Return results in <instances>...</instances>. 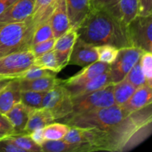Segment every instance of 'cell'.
Listing matches in <instances>:
<instances>
[{
    "mask_svg": "<svg viewBox=\"0 0 152 152\" xmlns=\"http://www.w3.org/2000/svg\"><path fill=\"white\" fill-rule=\"evenodd\" d=\"M96 129L97 151L126 152L145 141L152 132L151 104L131 112L107 130Z\"/></svg>",
    "mask_w": 152,
    "mask_h": 152,
    "instance_id": "cell-1",
    "label": "cell"
},
{
    "mask_svg": "<svg viewBox=\"0 0 152 152\" xmlns=\"http://www.w3.org/2000/svg\"><path fill=\"white\" fill-rule=\"evenodd\" d=\"M77 31L79 38L94 45L107 44L118 49L131 46L123 20L102 9L91 7Z\"/></svg>",
    "mask_w": 152,
    "mask_h": 152,
    "instance_id": "cell-2",
    "label": "cell"
},
{
    "mask_svg": "<svg viewBox=\"0 0 152 152\" xmlns=\"http://www.w3.org/2000/svg\"><path fill=\"white\" fill-rule=\"evenodd\" d=\"M130 113L123 105L120 106L115 104L106 108L71 114L64 118V122L69 126L92 128L105 131L118 124Z\"/></svg>",
    "mask_w": 152,
    "mask_h": 152,
    "instance_id": "cell-3",
    "label": "cell"
},
{
    "mask_svg": "<svg viewBox=\"0 0 152 152\" xmlns=\"http://www.w3.org/2000/svg\"><path fill=\"white\" fill-rule=\"evenodd\" d=\"M34 31L31 18L22 22H0V57L29 49Z\"/></svg>",
    "mask_w": 152,
    "mask_h": 152,
    "instance_id": "cell-4",
    "label": "cell"
},
{
    "mask_svg": "<svg viewBox=\"0 0 152 152\" xmlns=\"http://www.w3.org/2000/svg\"><path fill=\"white\" fill-rule=\"evenodd\" d=\"M42 107L48 110L54 120L64 119L73 112L72 96L67 88L61 83L46 92Z\"/></svg>",
    "mask_w": 152,
    "mask_h": 152,
    "instance_id": "cell-5",
    "label": "cell"
},
{
    "mask_svg": "<svg viewBox=\"0 0 152 152\" xmlns=\"http://www.w3.org/2000/svg\"><path fill=\"white\" fill-rule=\"evenodd\" d=\"M126 28L132 47L137 48L144 52L152 51V15H137Z\"/></svg>",
    "mask_w": 152,
    "mask_h": 152,
    "instance_id": "cell-6",
    "label": "cell"
},
{
    "mask_svg": "<svg viewBox=\"0 0 152 152\" xmlns=\"http://www.w3.org/2000/svg\"><path fill=\"white\" fill-rule=\"evenodd\" d=\"M113 90L114 83H110L108 86L88 94L80 97L72 98L74 107L71 114H79L115 105Z\"/></svg>",
    "mask_w": 152,
    "mask_h": 152,
    "instance_id": "cell-7",
    "label": "cell"
},
{
    "mask_svg": "<svg viewBox=\"0 0 152 152\" xmlns=\"http://www.w3.org/2000/svg\"><path fill=\"white\" fill-rule=\"evenodd\" d=\"M35 56L30 49L14 52L0 57V76L17 79L34 65Z\"/></svg>",
    "mask_w": 152,
    "mask_h": 152,
    "instance_id": "cell-8",
    "label": "cell"
},
{
    "mask_svg": "<svg viewBox=\"0 0 152 152\" xmlns=\"http://www.w3.org/2000/svg\"><path fill=\"white\" fill-rule=\"evenodd\" d=\"M143 53L141 49L132 46L119 49L117 57L110 64L108 69L111 83H117L123 80Z\"/></svg>",
    "mask_w": 152,
    "mask_h": 152,
    "instance_id": "cell-9",
    "label": "cell"
},
{
    "mask_svg": "<svg viewBox=\"0 0 152 152\" xmlns=\"http://www.w3.org/2000/svg\"><path fill=\"white\" fill-rule=\"evenodd\" d=\"M77 38L78 34L77 29L71 28L55 40L53 50L60 70L63 69L69 64L70 56Z\"/></svg>",
    "mask_w": 152,
    "mask_h": 152,
    "instance_id": "cell-10",
    "label": "cell"
},
{
    "mask_svg": "<svg viewBox=\"0 0 152 152\" xmlns=\"http://www.w3.org/2000/svg\"><path fill=\"white\" fill-rule=\"evenodd\" d=\"M35 0H16L0 15V22H22L32 16Z\"/></svg>",
    "mask_w": 152,
    "mask_h": 152,
    "instance_id": "cell-11",
    "label": "cell"
},
{
    "mask_svg": "<svg viewBox=\"0 0 152 152\" xmlns=\"http://www.w3.org/2000/svg\"><path fill=\"white\" fill-rule=\"evenodd\" d=\"M98 61L96 45L83 41L78 37L73 48L69 64L86 67Z\"/></svg>",
    "mask_w": 152,
    "mask_h": 152,
    "instance_id": "cell-12",
    "label": "cell"
},
{
    "mask_svg": "<svg viewBox=\"0 0 152 152\" xmlns=\"http://www.w3.org/2000/svg\"><path fill=\"white\" fill-rule=\"evenodd\" d=\"M109 66V64L96 61L94 63L84 67L83 70H81L77 74H74L73 77H70L65 81H62V84H63L65 86L83 84L96 77V76L100 75L105 71H108Z\"/></svg>",
    "mask_w": 152,
    "mask_h": 152,
    "instance_id": "cell-13",
    "label": "cell"
},
{
    "mask_svg": "<svg viewBox=\"0 0 152 152\" xmlns=\"http://www.w3.org/2000/svg\"><path fill=\"white\" fill-rule=\"evenodd\" d=\"M111 83L109 71H107L100 75L96 76L94 78L81 85L65 86L68 91L71 93L72 98L80 97L86 94L92 93L98 89L108 86Z\"/></svg>",
    "mask_w": 152,
    "mask_h": 152,
    "instance_id": "cell-14",
    "label": "cell"
},
{
    "mask_svg": "<svg viewBox=\"0 0 152 152\" xmlns=\"http://www.w3.org/2000/svg\"><path fill=\"white\" fill-rule=\"evenodd\" d=\"M48 20L55 39H57L71 28L65 0H59Z\"/></svg>",
    "mask_w": 152,
    "mask_h": 152,
    "instance_id": "cell-15",
    "label": "cell"
},
{
    "mask_svg": "<svg viewBox=\"0 0 152 152\" xmlns=\"http://www.w3.org/2000/svg\"><path fill=\"white\" fill-rule=\"evenodd\" d=\"M71 28L77 29L91 9V0H65Z\"/></svg>",
    "mask_w": 152,
    "mask_h": 152,
    "instance_id": "cell-16",
    "label": "cell"
},
{
    "mask_svg": "<svg viewBox=\"0 0 152 152\" xmlns=\"http://www.w3.org/2000/svg\"><path fill=\"white\" fill-rule=\"evenodd\" d=\"M20 93L18 79H13L4 88L0 91V114L4 115L16 104L20 102Z\"/></svg>",
    "mask_w": 152,
    "mask_h": 152,
    "instance_id": "cell-17",
    "label": "cell"
},
{
    "mask_svg": "<svg viewBox=\"0 0 152 152\" xmlns=\"http://www.w3.org/2000/svg\"><path fill=\"white\" fill-rule=\"evenodd\" d=\"M42 151L45 152H89L94 149L87 142L69 143L63 140H45L41 145Z\"/></svg>",
    "mask_w": 152,
    "mask_h": 152,
    "instance_id": "cell-18",
    "label": "cell"
},
{
    "mask_svg": "<svg viewBox=\"0 0 152 152\" xmlns=\"http://www.w3.org/2000/svg\"><path fill=\"white\" fill-rule=\"evenodd\" d=\"M31 108L18 102L8 112L4 114L14 129L16 134H22L29 118Z\"/></svg>",
    "mask_w": 152,
    "mask_h": 152,
    "instance_id": "cell-19",
    "label": "cell"
},
{
    "mask_svg": "<svg viewBox=\"0 0 152 152\" xmlns=\"http://www.w3.org/2000/svg\"><path fill=\"white\" fill-rule=\"evenodd\" d=\"M19 80V79H18ZM19 88L21 91H34L47 92L61 84L62 80L56 78V74L45 76L32 80H19Z\"/></svg>",
    "mask_w": 152,
    "mask_h": 152,
    "instance_id": "cell-20",
    "label": "cell"
},
{
    "mask_svg": "<svg viewBox=\"0 0 152 152\" xmlns=\"http://www.w3.org/2000/svg\"><path fill=\"white\" fill-rule=\"evenodd\" d=\"M152 102V86L145 84L137 88L130 99L123 106L129 111L132 112L146 105L151 104Z\"/></svg>",
    "mask_w": 152,
    "mask_h": 152,
    "instance_id": "cell-21",
    "label": "cell"
},
{
    "mask_svg": "<svg viewBox=\"0 0 152 152\" xmlns=\"http://www.w3.org/2000/svg\"><path fill=\"white\" fill-rule=\"evenodd\" d=\"M54 118L51 113L45 108H36L31 110L29 118L24 130V134H31L33 131L38 129H43L47 125L54 122Z\"/></svg>",
    "mask_w": 152,
    "mask_h": 152,
    "instance_id": "cell-22",
    "label": "cell"
},
{
    "mask_svg": "<svg viewBox=\"0 0 152 152\" xmlns=\"http://www.w3.org/2000/svg\"><path fill=\"white\" fill-rule=\"evenodd\" d=\"M59 0H35L32 19L34 28L39 24L49 19L52 12Z\"/></svg>",
    "mask_w": 152,
    "mask_h": 152,
    "instance_id": "cell-23",
    "label": "cell"
},
{
    "mask_svg": "<svg viewBox=\"0 0 152 152\" xmlns=\"http://www.w3.org/2000/svg\"><path fill=\"white\" fill-rule=\"evenodd\" d=\"M137 88L133 86L125 78L118 83H114L113 94L116 105L120 106L125 105Z\"/></svg>",
    "mask_w": 152,
    "mask_h": 152,
    "instance_id": "cell-24",
    "label": "cell"
},
{
    "mask_svg": "<svg viewBox=\"0 0 152 152\" xmlns=\"http://www.w3.org/2000/svg\"><path fill=\"white\" fill-rule=\"evenodd\" d=\"M9 140L22 148L25 152H39L42 151L41 146L34 142L29 134H16L7 137Z\"/></svg>",
    "mask_w": 152,
    "mask_h": 152,
    "instance_id": "cell-25",
    "label": "cell"
},
{
    "mask_svg": "<svg viewBox=\"0 0 152 152\" xmlns=\"http://www.w3.org/2000/svg\"><path fill=\"white\" fill-rule=\"evenodd\" d=\"M70 129L65 123H51L43 128V135L45 140H59L63 139Z\"/></svg>",
    "mask_w": 152,
    "mask_h": 152,
    "instance_id": "cell-26",
    "label": "cell"
},
{
    "mask_svg": "<svg viewBox=\"0 0 152 152\" xmlns=\"http://www.w3.org/2000/svg\"><path fill=\"white\" fill-rule=\"evenodd\" d=\"M45 93V91H21L20 102L31 109L42 108V103Z\"/></svg>",
    "mask_w": 152,
    "mask_h": 152,
    "instance_id": "cell-27",
    "label": "cell"
},
{
    "mask_svg": "<svg viewBox=\"0 0 152 152\" xmlns=\"http://www.w3.org/2000/svg\"><path fill=\"white\" fill-rule=\"evenodd\" d=\"M122 20L127 26L128 24L137 16L138 0H119Z\"/></svg>",
    "mask_w": 152,
    "mask_h": 152,
    "instance_id": "cell-28",
    "label": "cell"
},
{
    "mask_svg": "<svg viewBox=\"0 0 152 152\" xmlns=\"http://www.w3.org/2000/svg\"><path fill=\"white\" fill-rule=\"evenodd\" d=\"M34 65L38 66L43 69H47L54 73H58L61 71L58 65L57 59H56L53 50H50L39 56L35 57Z\"/></svg>",
    "mask_w": 152,
    "mask_h": 152,
    "instance_id": "cell-29",
    "label": "cell"
},
{
    "mask_svg": "<svg viewBox=\"0 0 152 152\" xmlns=\"http://www.w3.org/2000/svg\"><path fill=\"white\" fill-rule=\"evenodd\" d=\"M52 38H54L53 30H52L50 22L48 19L45 22H42V23L37 25V27H35L34 34H33L32 45H31L46 41V40H48Z\"/></svg>",
    "mask_w": 152,
    "mask_h": 152,
    "instance_id": "cell-30",
    "label": "cell"
},
{
    "mask_svg": "<svg viewBox=\"0 0 152 152\" xmlns=\"http://www.w3.org/2000/svg\"><path fill=\"white\" fill-rule=\"evenodd\" d=\"M98 55V61L111 64L116 59L119 49L111 45H100L96 46Z\"/></svg>",
    "mask_w": 152,
    "mask_h": 152,
    "instance_id": "cell-31",
    "label": "cell"
},
{
    "mask_svg": "<svg viewBox=\"0 0 152 152\" xmlns=\"http://www.w3.org/2000/svg\"><path fill=\"white\" fill-rule=\"evenodd\" d=\"M91 7L102 9L122 19L119 0H91Z\"/></svg>",
    "mask_w": 152,
    "mask_h": 152,
    "instance_id": "cell-32",
    "label": "cell"
},
{
    "mask_svg": "<svg viewBox=\"0 0 152 152\" xmlns=\"http://www.w3.org/2000/svg\"><path fill=\"white\" fill-rule=\"evenodd\" d=\"M125 79H126L129 83H132L136 88H139L143 85L147 84L145 76L142 72V68H141L140 60L130 70V71L128 73Z\"/></svg>",
    "mask_w": 152,
    "mask_h": 152,
    "instance_id": "cell-33",
    "label": "cell"
},
{
    "mask_svg": "<svg viewBox=\"0 0 152 152\" xmlns=\"http://www.w3.org/2000/svg\"><path fill=\"white\" fill-rule=\"evenodd\" d=\"M53 74H56V73L47 69H43V68L33 65L28 69L24 71L22 74H20L17 79L23 80H32L40 78V77H45V76L53 75Z\"/></svg>",
    "mask_w": 152,
    "mask_h": 152,
    "instance_id": "cell-34",
    "label": "cell"
},
{
    "mask_svg": "<svg viewBox=\"0 0 152 152\" xmlns=\"http://www.w3.org/2000/svg\"><path fill=\"white\" fill-rule=\"evenodd\" d=\"M141 68L145 76L146 83L152 86V54L151 52H144L140 59Z\"/></svg>",
    "mask_w": 152,
    "mask_h": 152,
    "instance_id": "cell-35",
    "label": "cell"
},
{
    "mask_svg": "<svg viewBox=\"0 0 152 152\" xmlns=\"http://www.w3.org/2000/svg\"><path fill=\"white\" fill-rule=\"evenodd\" d=\"M55 40L56 39L52 38L46 41L42 42L37 43V44L33 45L30 47V50H31L35 57L39 56L41 55L44 54V53H47V52L52 50L53 48V45H54Z\"/></svg>",
    "mask_w": 152,
    "mask_h": 152,
    "instance_id": "cell-36",
    "label": "cell"
},
{
    "mask_svg": "<svg viewBox=\"0 0 152 152\" xmlns=\"http://www.w3.org/2000/svg\"><path fill=\"white\" fill-rule=\"evenodd\" d=\"M16 134L14 129L7 117L0 114V140Z\"/></svg>",
    "mask_w": 152,
    "mask_h": 152,
    "instance_id": "cell-37",
    "label": "cell"
},
{
    "mask_svg": "<svg viewBox=\"0 0 152 152\" xmlns=\"http://www.w3.org/2000/svg\"><path fill=\"white\" fill-rule=\"evenodd\" d=\"M0 152H25L7 138L0 140Z\"/></svg>",
    "mask_w": 152,
    "mask_h": 152,
    "instance_id": "cell-38",
    "label": "cell"
},
{
    "mask_svg": "<svg viewBox=\"0 0 152 152\" xmlns=\"http://www.w3.org/2000/svg\"><path fill=\"white\" fill-rule=\"evenodd\" d=\"M139 16L152 15V0H138V11Z\"/></svg>",
    "mask_w": 152,
    "mask_h": 152,
    "instance_id": "cell-39",
    "label": "cell"
},
{
    "mask_svg": "<svg viewBox=\"0 0 152 152\" xmlns=\"http://www.w3.org/2000/svg\"><path fill=\"white\" fill-rule=\"evenodd\" d=\"M29 135L31 139L34 140V142L39 145L40 146L45 141L44 138V135H43V129H36V130L33 131L31 134H29Z\"/></svg>",
    "mask_w": 152,
    "mask_h": 152,
    "instance_id": "cell-40",
    "label": "cell"
},
{
    "mask_svg": "<svg viewBox=\"0 0 152 152\" xmlns=\"http://www.w3.org/2000/svg\"><path fill=\"white\" fill-rule=\"evenodd\" d=\"M16 0H0V15L4 13Z\"/></svg>",
    "mask_w": 152,
    "mask_h": 152,
    "instance_id": "cell-41",
    "label": "cell"
},
{
    "mask_svg": "<svg viewBox=\"0 0 152 152\" xmlns=\"http://www.w3.org/2000/svg\"><path fill=\"white\" fill-rule=\"evenodd\" d=\"M12 80H13V79L5 78V77L0 79V91H1L3 88H4Z\"/></svg>",
    "mask_w": 152,
    "mask_h": 152,
    "instance_id": "cell-42",
    "label": "cell"
},
{
    "mask_svg": "<svg viewBox=\"0 0 152 152\" xmlns=\"http://www.w3.org/2000/svg\"><path fill=\"white\" fill-rule=\"evenodd\" d=\"M1 78H4V77H1V76H0V79H1ZM5 78H6V77H5Z\"/></svg>",
    "mask_w": 152,
    "mask_h": 152,
    "instance_id": "cell-43",
    "label": "cell"
}]
</instances>
